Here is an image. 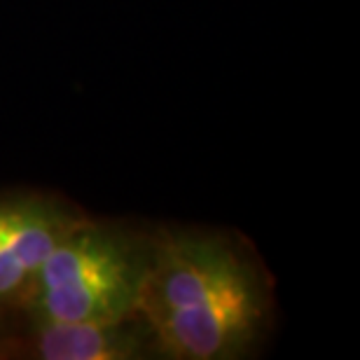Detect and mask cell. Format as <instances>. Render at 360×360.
<instances>
[{"label":"cell","mask_w":360,"mask_h":360,"mask_svg":"<svg viewBox=\"0 0 360 360\" xmlns=\"http://www.w3.org/2000/svg\"><path fill=\"white\" fill-rule=\"evenodd\" d=\"M136 316L164 360H239L269 333L274 285L239 236L160 227Z\"/></svg>","instance_id":"1"},{"label":"cell","mask_w":360,"mask_h":360,"mask_svg":"<svg viewBox=\"0 0 360 360\" xmlns=\"http://www.w3.org/2000/svg\"><path fill=\"white\" fill-rule=\"evenodd\" d=\"M160 227L82 215L45 257L21 304L33 321L117 323L139 311Z\"/></svg>","instance_id":"2"},{"label":"cell","mask_w":360,"mask_h":360,"mask_svg":"<svg viewBox=\"0 0 360 360\" xmlns=\"http://www.w3.org/2000/svg\"><path fill=\"white\" fill-rule=\"evenodd\" d=\"M155 342L139 316L117 323L0 319V360H153Z\"/></svg>","instance_id":"3"},{"label":"cell","mask_w":360,"mask_h":360,"mask_svg":"<svg viewBox=\"0 0 360 360\" xmlns=\"http://www.w3.org/2000/svg\"><path fill=\"white\" fill-rule=\"evenodd\" d=\"M82 215L56 194H0V319L21 304L45 257Z\"/></svg>","instance_id":"4"}]
</instances>
